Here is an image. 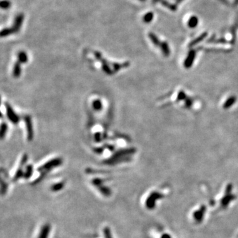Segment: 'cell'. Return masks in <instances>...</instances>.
<instances>
[{"mask_svg":"<svg viewBox=\"0 0 238 238\" xmlns=\"http://www.w3.org/2000/svg\"><path fill=\"white\" fill-rule=\"evenodd\" d=\"M51 231V226L49 223H45L42 226L37 238H48Z\"/></svg>","mask_w":238,"mask_h":238,"instance_id":"1","label":"cell"},{"mask_svg":"<svg viewBox=\"0 0 238 238\" xmlns=\"http://www.w3.org/2000/svg\"><path fill=\"white\" fill-rule=\"evenodd\" d=\"M23 19H24L23 14H19V15L16 17V18L15 19V22H14L13 26L12 27L13 30L14 31V33H17V32L20 30L21 27L22 25Z\"/></svg>","mask_w":238,"mask_h":238,"instance_id":"2","label":"cell"},{"mask_svg":"<svg viewBox=\"0 0 238 238\" xmlns=\"http://www.w3.org/2000/svg\"><path fill=\"white\" fill-rule=\"evenodd\" d=\"M60 163H61V161H60V159H54V160L50 161L43 166H42L40 169L43 170V171H48V170H51V169L60 165Z\"/></svg>","mask_w":238,"mask_h":238,"instance_id":"3","label":"cell"},{"mask_svg":"<svg viewBox=\"0 0 238 238\" xmlns=\"http://www.w3.org/2000/svg\"><path fill=\"white\" fill-rule=\"evenodd\" d=\"M195 56H196V52L194 51H191L188 54L187 57L184 62V66L187 68H189L190 67L193 65V63L194 60Z\"/></svg>","mask_w":238,"mask_h":238,"instance_id":"4","label":"cell"},{"mask_svg":"<svg viewBox=\"0 0 238 238\" xmlns=\"http://www.w3.org/2000/svg\"><path fill=\"white\" fill-rule=\"evenodd\" d=\"M8 116L10 120H11L14 123L17 122V121L19 120L18 116H17V115H15V113L13 112L12 109L9 107V106H8Z\"/></svg>","mask_w":238,"mask_h":238,"instance_id":"5","label":"cell"},{"mask_svg":"<svg viewBox=\"0 0 238 238\" xmlns=\"http://www.w3.org/2000/svg\"><path fill=\"white\" fill-rule=\"evenodd\" d=\"M207 35H208V33H202V34L200 35V36H198L197 38L194 39V40L191 42L190 44H189V47H194V46L197 45V44L199 43L200 42H201V41H203L204 39L207 37Z\"/></svg>","mask_w":238,"mask_h":238,"instance_id":"6","label":"cell"},{"mask_svg":"<svg viewBox=\"0 0 238 238\" xmlns=\"http://www.w3.org/2000/svg\"><path fill=\"white\" fill-rule=\"evenodd\" d=\"M198 24V19L196 16H192L191 17L189 21H188V26L191 29H194V28L197 27Z\"/></svg>","mask_w":238,"mask_h":238,"instance_id":"7","label":"cell"},{"mask_svg":"<svg viewBox=\"0 0 238 238\" xmlns=\"http://www.w3.org/2000/svg\"><path fill=\"white\" fill-rule=\"evenodd\" d=\"M161 50L162 51L163 54L165 56H169L170 54V49L169 47L168 44L166 42H163L160 45Z\"/></svg>","mask_w":238,"mask_h":238,"instance_id":"8","label":"cell"},{"mask_svg":"<svg viewBox=\"0 0 238 238\" xmlns=\"http://www.w3.org/2000/svg\"><path fill=\"white\" fill-rule=\"evenodd\" d=\"M98 190L105 197H109L111 194V190L109 189V188H108L107 187L103 186V184H102V185L99 186Z\"/></svg>","mask_w":238,"mask_h":238,"instance_id":"9","label":"cell"},{"mask_svg":"<svg viewBox=\"0 0 238 238\" xmlns=\"http://www.w3.org/2000/svg\"><path fill=\"white\" fill-rule=\"evenodd\" d=\"M149 38H150V41L152 42V43L154 44V45H155V46H160L161 45V42H160V41H159V38L154 33H149Z\"/></svg>","mask_w":238,"mask_h":238,"instance_id":"10","label":"cell"},{"mask_svg":"<svg viewBox=\"0 0 238 238\" xmlns=\"http://www.w3.org/2000/svg\"><path fill=\"white\" fill-rule=\"evenodd\" d=\"M236 101V97H234V96H232V97H230L228 100L226 101V103L223 105V108L224 109H229L230 106H232V105H233L235 103Z\"/></svg>","mask_w":238,"mask_h":238,"instance_id":"11","label":"cell"},{"mask_svg":"<svg viewBox=\"0 0 238 238\" xmlns=\"http://www.w3.org/2000/svg\"><path fill=\"white\" fill-rule=\"evenodd\" d=\"M161 3L163 6H165V8L173 11H175L177 9V7L175 5L171 4V3H170L168 1H166V0H161Z\"/></svg>","mask_w":238,"mask_h":238,"instance_id":"12","label":"cell"},{"mask_svg":"<svg viewBox=\"0 0 238 238\" xmlns=\"http://www.w3.org/2000/svg\"><path fill=\"white\" fill-rule=\"evenodd\" d=\"M154 19V13L152 12H148L143 17L144 22L145 23H150Z\"/></svg>","mask_w":238,"mask_h":238,"instance_id":"13","label":"cell"},{"mask_svg":"<svg viewBox=\"0 0 238 238\" xmlns=\"http://www.w3.org/2000/svg\"><path fill=\"white\" fill-rule=\"evenodd\" d=\"M64 187V184L63 183H58L56 184H54V185H52L51 187V190L52 191H54V192H58L60 191V190H62Z\"/></svg>","mask_w":238,"mask_h":238,"instance_id":"14","label":"cell"},{"mask_svg":"<svg viewBox=\"0 0 238 238\" xmlns=\"http://www.w3.org/2000/svg\"><path fill=\"white\" fill-rule=\"evenodd\" d=\"M13 33H14V31L13 30L12 28H6V29H3L1 31V34H0V35H1L2 37H3L8 36V35Z\"/></svg>","mask_w":238,"mask_h":238,"instance_id":"15","label":"cell"},{"mask_svg":"<svg viewBox=\"0 0 238 238\" xmlns=\"http://www.w3.org/2000/svg\"><path fill=\"white\" fill-rule=\"evenodd\" d=\"M18 57H19V60L20 62L24 63V62H27L28 57H27V54L24 52H20L19 55H18Z\"/></svg>","mask_w":238,"mask_h":238,"instance_id":"16","label":"cell"},{"mask_svg":"<svg viewBox=\"0 0 238 238\" xmlns=\"http://www.w3.org/2000/svg\"><path fill=\"white\" fill-rule=\"evenodd\" d=\"M103 234L105 238H112L111 231L109 227H105L103 230Z\"/></svg>","mask_w":238,"mask_h":238,"instance_id":"17","label":"cell"},{"mask_svg":"<svg viewBox=\"0 0 238 238\" xmlns=\"http://www.w3.org/2000/svg\"><path fill=\"white\" fill-rule=\"evenodd\" d=\"M32 173H33V168H31V166L27 167V171L24 173V178H29L31 176Z\"/></svg>","mask_w":238,"mask_h":238,"instance_id":"18","label":"cell"},{"mask_svg":"<svg viewBox=\"0 0 238 238\" xmlns=\"http://www.w3.org/2000/svg\"><path fill=\"white\" fill-rule=\"evenodd\" d=\"M11 3L8 0H2L1 2V8L2 9H8L10 7Z\"/></svg>","mask_w":238,"mask_h":238,"instance_id":"19","label":"cell"},{"mask_svg":"<svg viewBox=\"0 0 238 238\" xmlns=\"http://www.w3.org/2000/svg\"><path fill=\"white\" fill-rule=\"evenodd\" d=\"M186 99V94L184 93L183 91H180L178 94L177 99H178V100H183V99Z\"/></svg>","mask_w":238,"mask_h":238,"instance_id":"20","label":"cell"},{"mask_svg":"<svg viewBox=\"0 0 238 238\" xmlns=\"http://www.w3.org/2000/svg\"><path fill=\"white\" fill-rule=\"evenodd\" d=\"M93 107L95 109H97L101 108V103L99 101H95L93 104Z\"/></svg>","mask_w":238,"mask_h":238,"instance_id":"21","label":"cell"},{"mask_svg":"<svg viewBox=\"0 0 238 238\" xmlns=\"http://www.w3.org/2000/svg\"><path fill=\"white\" fill-rule=\"evenodd\" d=\"M192 105V101L190 100V99H187L186 101V106H188V107H189Z\"/></svg>","mask_w":238,"mask_h":238,"instance_id":"22","label":"cell"},{"mask_svg":"<svg viewBox=\"0 0 238 238\" xmlns=\"http://www.w3.org/2000/svg\"><path fill=\"white\" fill-rule=\"evenodd\" d=\"M159 1H160V0H153V2L156 3V2H159Z\"/></svg>","mask_w":238,"mask_h":238,"instance_id":"23","label":"cell"},{"mask_svg":"<svg viewBox=\"0 0 238 238\" xmlns=\"http://www.w3.org/2000/svg\"><path fill=\"white\" fill-rule=\"evenodd\" d=\"M140 1H141V2H145V0H140Z\"/></svg>","mask_w":238,"mask_h":238,"instance_id":"24","label":"cell"}]
</instances>
